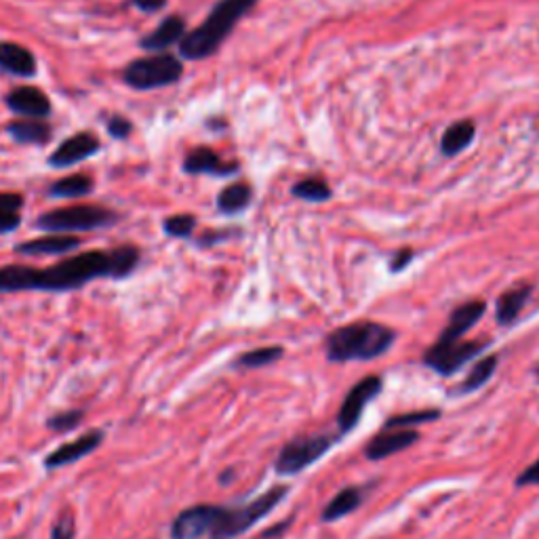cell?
<instances>
[{
  "label": "cell",
  "instance_id": "1",
  "mask_svg": "<svg viewBox=\"0 0 539 539\" xmlns=\"http://www.w3.org/2000/svg\"><path fill=\"white\" fill-rule=\"evenodd\" d=\"M139 262H142V251L137 245L125 243L110 251H83L49 268H32L24 264L0 266V293H62L81 289L97 278L123 281L137 270Z\"/></svg>",
  "mask_w": 539,
  "mask_h": 539
},
{
  "label": "cell",
  "instance_id": "2",
  "mask_svg": "<svg viewBox=\"0 0 539 539\" xmlns=\"http://www.w3.org/2000/svg\"><path fill=\"white\" fill-rule=\"evenodd\" d=\"M257 5V0H219L205 22L190 30L179 43V57L188 62H203L217 53L234 26Z\"/></svg>",
  "mask_w": 539,
  "mask_h": 539
},
{
  "label": "cell",
  "instance_id": "3",
  "mask_svg": "<svg viewBox=\"0 0 539 539\" xmlns=\"http://www.w3.org/2000/svg\"><path fill=\"white\" fill-rule=\"evenodd\" d=\"M394 339L396 333L382 323L356 321L329 333L325 350L331 363L373 361L392 348Z\"/></svg>",
  "mask_w": 539,
  "mask_h": 539
},
{
  "label": "cell",
  "instance_id": "4",
  "mask_svg": "<svg viewBox=\"0 0 539 539\" xmlns=\"http://www.w3.org/2000/svg\"><path fill=\"white\" fill-rule=\"evenodd\" d=\"M289 487L278 485L243 506H219L209 539H236L266 518L287 497Z\"/></svg>",
  "mask_w": 539,
  "mask_h": 539
},
{
  "label": "cell",
  "instance_id": "5",
  "mask_svg": "<svg viewBox=\"0 0 539 539\" xmlns=\"http://www.w3.org/2000/svg\"><path fill=\"white\" fill-rule=\"evenodd\" d=\"M121 213L108 207L97 205H74L45 211L36 217V228L47 234H74V232H95L108 230L118 224Z\"/></svg>",
  "mask_w": 539,
  "mask_h": 539
},
{
  "label": "cell",
  "instance_id": "6",
  "mask_svg": "<svg viewBox=\"0 0 539 539\" xmlns=\"http://www.w3.org/2000/svg\"><path fill=\"white\" fill-rule=\"evenodd\" d=\"M184 74V62L171 53L137 57L123 70V83L135 91H154L175 85Z\"/></svg>",
  "mask_w": 539,
  "mask_h": 539
},
{
  "label": "cell",
  "instance_id": "7",
  "mask_svg": "<svg viewBox=\"0 0 539 539\" xmlns=\"http://www.w3.org/2000/svg\"><path fill=\"white\" fill-rule=\"evenodd\" d=\"M337 441L339 438L331 434L297 436L281 449V453H278L274 470L283 476L299 474L314 462H318V459H321Z\"/></svg>",
  "mask_w": 539,
  "mask_h": 539
},
{
  "label": "cell",
  "instance_id": "8",
  "mask_svg": "<svg viewBox=\"0 0 539 539\" xmlns=\"http://www.w3.org/2000/svg\"><path fill=\"white\" fill-rule=\"evenodd\" d=\"M487 348L485 342H453V344H441L436 342L428 352L424 354V365L436 371L438 375H453L462 369L472 358H476Z\"/></svg>",
  "mask_w": 539,
  "mask_h": 539
},
{
  "label": "cell",
  "instance_id": "9",
  "mask_svg": "<svg viewBox=\"0 0 539 539\" xmlns=\"http://www.w3.org/2000/svg\"><path fill=\"white\" fill-rule=\"evenodd\" d=\"M382 377L377 375H369V377H363L361 382H356L350 392L346 394L344 403H342V409H339L337 413V426L342 432H350L356 428L358 419H361L365 407L373 401V398L382 392Z\"/></svg>",
  "mask_w": 539,
  "mask_h": 539
},
{
  "label": "cell",
  "instance_id": "10",
  "mask_svg": "<svg viewBox=\"0 0 539 539\" xmlns=\"http://www.w3.org/2000/svg\"><path fill=\"white\" fill-rule=\"evenodd\" d=\"M104 438H106L104 430H89V432L78 436L76 441L64 443L62 447H57L51 453H47L45 459H43V468L47 472H55V470L64 468V466L81 462V459L89 457L93 451H97L99 447H102Z\"/></svg>",
  "mask_w": 539,
  "mask_h": 539
},
{
  "label": "cell",
  "instance_id": "11",
  "mask_svg": "<svg viewBox=\"0 0 539 539\" xmlns=\"http://www.w3.org/2000/svg\"><path fill=\"white\" fill-rule=\"evenodd\" d=\"M219 506L215 504H196L179 512L169 529L171 539H198L203 535H209L215 518H217Z\"/></svg>",
  "mask_w": 539,
  "mask_h": 539
},
{
  "label": "cell",
  "instance_id": "12",
  "mask_svg": "<svg viewBox=\"0 0 539 539\" xmlns=\"http://www.w3.org/2000/svg\"><path fill=\"white\" fill-rule=\"evenodd\" d=\"M99 150H102V142H99L93 133L81 131L72 137H66L64 142L49 154L47 163L53 169H68L87 161V158L95 156Z\"/></svg>",
  "mask_w": 539,
  "mask_h": 539
},
{
  "label": "cell",
  "instance_id": "13",
  "mask_svg": "<svg viewBox=\"0 0 539 539\" xmlns=\"http://www.w3.org/2000/svg\"><path fill=\"white\" fill-rule=\"evenodd\" d=\"M5 104L15 116L34 118V121H45V118H49L53 112V104L47 93L32 85H24L9 91V95L5 97Z\"/></svg>",
  "mask_w": 539,
  "mask_h": 539
},
{
  "label": "cell",
  "instance_id": "14",
  "mask_svg": "<svg viewBox=\"0 0 539 539\" xmlns=\"http://www.w3.org/2000/svg\"><path fill=\"white\" fill-rule=\"evenodd\" d=\"M419 441V434L415 430H384L375 434L365 447V455L371 462H379L390 455L401 453Z\"/></svg>",
  "mask_w": 539,
  "mask_h": 539
},
{
  "label": "cell",
  "instance_id": "15",
  "mask_svg": "<svg viewBox=\"0 0 539 539\" xmlns=\"http://www.w3.org/2000/svg\"><path fill=\"white\" fill-rule=\"evenodd\" d=\"M485 310H487V304L478 302V299L455 308L451 318H449L447 327H445V331L441 333V337H438V342H441V344L462 342L464 335L485 316Z\"/></svg>",
  "mask_w": 539,
  "mask_h": 539
},
{
  "label": "cell",
  "instance_id": "16",
  "mask_svg": "<svg viewBox=\"0 0 539 539\" xmlns=\"http://www.w3.org/2000/svg\"><path fill=\"white\" fill-rule=\"evenodd\" d=\"M186 34H188L186 19L179 15H169L161 24H158L156 30H152L150 34L142 38V41H139V47L150 53H163L169 47L182 43V38Z\"/></svg>",
  "mask_w": 539,
  "mask_h": 539
},
{
  "label": "cell",
  "instance_id": "17",
  "mask_svg": "<svg viewBox=\"0 0 539 539\" xmlns=\"http://www.w3.org/2000/svg\"><path fill=\"white\" fill-rule=\"evenodd\" d=\"M81 247V238L74 234H47L34 241H24L15 245V253L24 257L34 255H68Z\"/></svg>",
  "mask_w": 539,
  "mask_h": 539
},
{
  "label": "cell",
  "instance_id": "18",
  "mask_svg": "<svg viewBox=\"0 0 539 539\" xmlns=\"http://www.w3.org/2000/svg\"><path fill=\"white\" fill-rule=\"evenodd\" d=\"M0 70L17 78H32L38 72V64L28 47L13 41H0Z\"/></svg>",
  "mask_w": 539,
  "mask_h": 539
},
{
  "label": "cell",
  "instance_id": "19",
  "mask_svg": "<svg viewBox=\"0 0 539 539\" xmlns=\"http://www.w3.org/2000/svg\"><path fill=\"white\" fill-rule=\"evenodd\" d=\"M184 171L188 175H215V177H230L238 173L236 163H224L217 152L211 148H194L184 161Z\"/></svg>",
  "mask_w": 539,
  "mask_h": 539
},
{
  "label": "cell",
  "instance_id": "20",
  "mask_svg": "<svg viewBox=\"0 0 539 539\" xmlns=\"http://www.w3.org/2000/svg\"><path fill=\"white\" fill-rule=\"evenodd\" d=\"M7 133L19 146H47L53 137V127L34 118H17L7 125Z\"/></svg>",
  "mask_w": 539,
  "mask_h": 539
},
{
  "label": "cell",
  "instance_id": "21",
  "mask_svg": "<svg viewBox=\"0 0 539 539\" xmlns=\"http://www.w3.org/2000/svg\"><path fill=\"white\" fill-rule=\"evenodd\" d=\"M529 295H531V287L529 285H521V287L508 289L502 297H499L497 299V306H495V321H497V325H502V327L514 325L516 318L521 316Z\"/></svg>",
  "mask_w": 539,
  "mask_h": 539
},
{
  "label": "cell",
  "instance_id": "22",
  "mask_svg": "<svg viewBox=\"0 0 539 539\" xmlns=\"http://www.w3.org/2000/svg\"><path fill=\"white\" fill-rule=\"evenodd\" d=\"M361 504H363V491L358 487H346V489L339 491L325 506V510L321 514V521L335 523V521H339V518L356 512L358 508H361Z\"/></svg>",
  "mask_w": 539,
  "mask_h": 539
},
{
  "label": "cell",
  "instance_id": "23",
  "mask_svg": "<svg viewBox=\"0 0 539 539\" xmlns=\"http://www.w3.org/2000/svg\"><path fill=\"white\" fill-rule=\"evenodd\" d=\"M476 135V127L472 121H457L453 123L441 137V152L449 158L462 154Z\"/></svg>",
  "mask_w": 539,
  "mask_h": 539
},
{
  "label": "cell",
  "instance_id": "24",
  "mask_svg": "<svg viewBox=\"0 0 539 539\" xmlns=\"http://www.w3.org/2000/svg\"><path fill=\"white\" fill-rule=\"evenodd\" d=\"M95 190V182L91 175L85 173H74L68 177L57 179L49 186V196L53 198H85Z\"/></svg>",
  "mask_w": 539,
  "mask_h": 539
},
{
  "label": "cell",
  "instance_id": "25",
  "mask_svg": "<svg viewBox=\"0 0 539 539\" xmlns=\"http://www.w3.org/2000/svg\"><path fill=\"white\" fill-rule=\"evenodd\" d=\"M253 201V190L249 184L236 182L230 184L228 188H224L217 196V209L226 213V215H234L245 211Z\"/></svg>",
  "mask_w": 539,
  "mask_h": 539
},
{
  "label": "cell",
  "instance_id": "26",
  "mask_svg": "<svg viewBox=\"0 0 539 539\" xmlns=\"http://www.w3.org/2000/svg\"><path fill=\"white\" fill-rule=\"evenodd\" d=\"M497 365H499V358L495 354L481 358V361L472 367V371L468 373L464 382L457 386V394H470V392L481 390L497 371Z\"/></svg>",
  "mask_w": 539,
  "mask_h": 539
},
{
  "label": "cell",
  "instance_id": "27",
  "mask_svg": "<svg viewBox=\"0 0 539 539\" xmlns=\"http://www.w3.org/2000/svg\"><path fill=\"white\" fill-rule=\"evenodd\" d=\"M285 350L281 346H266V348H255L245 354H241L234 361L236 369H262L268 367L276 361H281Z\"/></svg>",
  "mask_w": 539,
  "mask_h": 539
},
{
  "label": "cell",
  "instance_id": "28",
  "mask_svg": "<svg viewBox=\"0 0 539 539\" xmlns=\"http://www.w3.org/2000/svg\"><path fill=\"white\" fill-rule=\"evenodd\" d=\"M291 192L295 198H302V201H308V203H325L331 198V188L318 177L302 179V182H297L291 188Z\"/></svg>",
  "mask_w": 539,
  "mask_h": 539
},
{
  "label": "cell",
  "instance_id": "29",
  "mask_svg": "<svg viewBox=\"0 0 539 539\" xmlns=\"http://www.w3.org/2000/svg\"><path fill=\"white\" fill-rule=\"evenodd\" d=\"M438 417H441V411H438V409H426V411H415V413L396 415V417H390L388 419L384 430H413V426L436 422Z\"/></svg>",
  "mask_w": 539,
  "mask_h": 539
},
{
  "label": "cell",
  "instance_id": "30",
  "mask_svg": "<svg viewBox=\"0 0 539 539\" xmlns=\"http://www.w3.org/2000/svg\"><path fill=\"white\" fill-rule=\"evenodd\" d=\"M83 419H85L83 409H66V411H59V413L51 415L47 419V428L57 432V434H66V432L81 426Z\"/></svg>",
  "mask_w": 539,
  "mask_h": 539
},
{
  "label": "cell",
  "instance_id": "31",
  "mask_svg": "<svg viewBox=\"0 0 539 539\" xmlns=\"http://www.w3.org/2000/svg\"><path fill=\"white\" fill-rule=\"evenodd\" d=\"M163 228L173 238H190L196 228V217L190 213H177L165 219Z\"/></svg>",
  "mask_w": 539,
  "mask_h": 539
},
{
  "label": "cell",
  "instance_id": "32",
  "mask_svg": "<svg viewBox=\"0 0 539 539\" xmlns=\"http://www.w3.org/2000/svg\"><path fill=\"white\" fill-rule=\"evenodd\" d=\"M49 539H76V518L72 510H64L51 527Z\"/></svg>",
  "mask_w": 539,
  "mask_h": 539
},
{
  "label": "cell",
  "instance_id": "33",
  "mask_svg": "<svg viewBox=\"0 0 539 539\" xmlns=\"http://www.w3.org/2000/svg\"><path fill=\"white\" fill-rule=\"evenodd\" d=\"M106 131L112 139L125 142V139H129L133 133V123L123 114H112L106 118Z\"/></svg>",
  "mask_w": 539,
  "mask_h": 539
},
{
  "label": "cell",
  "instance_id": "34",
  "mask_svg": "<svg viewBox=\"0 0 539 539\" xmlns=\"http://www.w3.org/2000/svg\"><path fill=\"white\" fill-rule=\"evenodd\" d=\"M24 196L19 192H0V209L13 211V213H22L24 207Z\"/></svg>",
  "mask_w": 539,
  "mask_h": 539
},
{
  "label": "cell",
  "instance_id": "35",
  "mask_svg": "<svg viewBox=\"0 0 539 539\" xmlns=\"http://www.w3.org/2000/svg\"><path fill=\"white\" fill-rule=\"evenodd\" d=\"M22 226V213L0 209V234H11Z\"/></svg>",
  "mask_w": 539,
  "mask_h": 539
},
{
  "label": "cell",
  "instance_id": "36",
  "mask_svg": "<svg viewBox=\"0 0 539 539\" xmlns=\"http://www.w3.org/2000/svg\"><path fill=\"white\" fill-rule=\"evenodd\" d=\"M539 485V459L525 468L516 478V487H537Z\"/></svg>",
  "mask_w": 539,
  "mask_h": 539
},
{
  "label": "cell",
  "instance_id": "37",
  "mask_svg": "<svg viewBox=\"0 0 539 539\" xmlns=\"http://www.w3.org/2000/svg\"><path fill=\"white\" fill-rule=\"evenodd\" d=\"M169 0H129V5L142 13H156L167 7Z\"/></svg>",
  "mask_w": 539,
  "mask_h": 539
},
{
  "label": "cell",
  "instance_id": "38",
  "mask_svg": "<svg viewBox=\"0 0 539 539\" xmlns=\"http://www.w3.org/2000/svg\"><path fill=\"white\" fill-rule=\"evenodd\" d=\"M411 262H413V251H411V249H401V251H398V253L394 255L390 270H392V272H401V270H405Z\"/></svg>",
  "mask_w": 539,
  "mask_h": 539
}]
</instances>
